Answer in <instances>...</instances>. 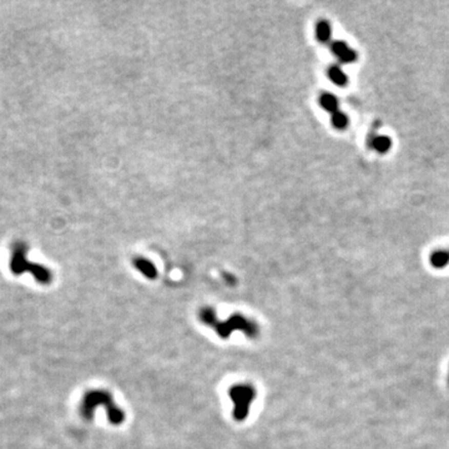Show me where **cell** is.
Listing matches in <instances>:
<instances>
[{
	"mask_svg": "<svg viewBox=\"0 0 449 449\" xmlns=\"http://www.w3.org/2000/svg\"><path fill=\"white\" fill-rule=\"evenodd\" d=\"M330 49L333 55L342 64H352L358 57L355 49L351 48L346 42H342V40H332V43L330 44Z\"/></svg>",
	"mask_w": 449,
	"mask_h": 449,
	"instance_id": "cell-1",
	"label": "cell"
},
{
	"mask_svg": "<svg viewBox=\"0 0 449 449\" xmlns=\"http://www.w3.org/2000/svg\"><path fill=\"white\" fill-rule=\"evenodd\" d=\"M368 146L379 154H385L392 148V139L385 135H371L368 136Z\"/></svg>",
	"mask_w": 449,
	"mask_h": 449,
	"instance_id": "cell-2",
	"label": "cell"
},
{
	"mask_svg": "<svg viewBox=\"0 0 449 449\" xmlns=\"http://www.w3.org/2000/svg\"><path fill=\"white\" fill-rule=\"evenodd\" d=\"M316 39L322 44H331L332 43V27L327 20L321 19L316 24Z\"/></svg>",
	"mask_w": 449,
	"mask_h": 449,
	"instance_id": "cell-3",
	"label": "cell"
},
{
	"mask_svg": "<svg viewBox=\"0 0 449 449\" xmlns=\"http://www.w3.org/2000/svg\"><path fill=\"white\" fill-rule=\"evenodd\" d=\"M328 79L337 86H346L348 84L347 74L342 70L339 65H332L327 70Z\"/></svg>",
	"mask_w": 449,
	"mask_h": 449,
	"instance_id": "cell-4",
	"label": "cell"
},
{
	"mask_svg": "<svg viewBox=\"0 0 449 449\" xmlns=\"http://www.w3.org/2000/svg\"><path fill=\"white\" fill-rule=\"evenodd\" d=\"M134 264L135 267H136L139 271L142 273V275H145L146 277L149 278H155L157 275L156 271V267H155V264L152 263L151 261L146 260V258L144 257H136L134 260Z\"/></svg>",
	"mask_w": 449,
	"mask_h": 449,
	"instance_id": "cell-5",
	"label": "cell"
},
{
	"mask_svg": "<svg viewBox=\"0 0 449 449\" xmlns=\"http://www.w3.org/2000/svg\"><path fill=\"white\" fill-rule=\"evenodd\" d=\"M319 105L322 106V108L324 109L327 112H331V114H335L336 111L339 110V104H338V99L333 94L330 93H323L319 96L318 99Z\"/></svg>",
	"mask_w": 449,
	"mask_h": 449,
	"instance_id": "cell-6",
	"label": "cell"
},
{
	"mask_svg": "<svg viewBox=\"0 0 449 449\" xmlns=\"http://www.w3.org/2000/svg\"><path fill=\"white\" fill-rule=\"evenodd\" d=\"M449 263V251L447 250H438L434 251L431 256V264L434 269H444Z\"/></svg>",
	"mask_w": 449,
	"mask_h": 449,
	"instance_id": "cell-7",
	"label": "cell"
},
{
	"mask_svg": "<svg viewBox=\"0 0 449 449\" xmlns=\"http://www.w3.org/2000/svg\"><path fill=\"white\" fill-rule=\"evenodd\" d=\"M331 121H332V125L335 126L336 129H338V130H344V129L348 126V124H350V119H348V116L344 114V112L338 110L336 111L335 114H332Z\"/></svg>",
	"mask_w": 449,
	"mask_h": 449,
	"instance_id": "cell-8",
	"label": "cell"
}]
</instances>
